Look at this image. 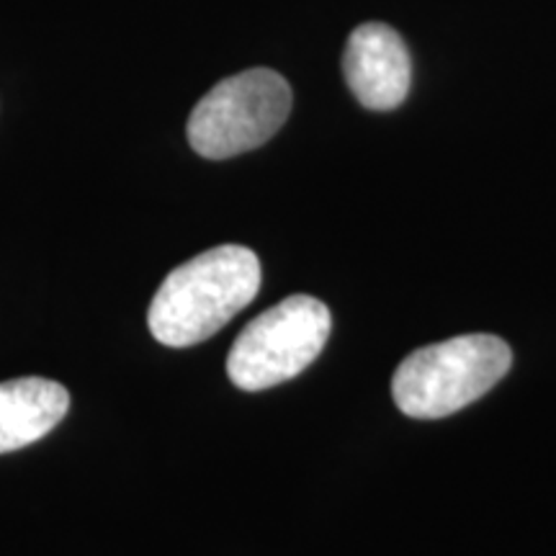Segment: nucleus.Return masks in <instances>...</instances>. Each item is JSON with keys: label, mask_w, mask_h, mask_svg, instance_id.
Instances as JSON below:
<instances>
[{"label": "nucleus", "mask_w": 556, "mask_h": 556, "mask_svg": "<svg viewBox=\"0 0 556 556\" xmlns=\"http://www.w3.org/2000/svg\"><path fill=\"white\" fill-rule=\"evenodd\" d=\"M261 261L250 248L219 245L170 270L148 312L150 332L168 348L204 343L253 302Z\"/></svg>", "instance_id": "f257e3e1"}, {"label": "nucleus", "mask_w": 556, "mask_h": 556, "mask_svg": "<svg viewBox=\"0 0 556 556\" xmlns=\"http://www.w3.org/2000/svg\"><path fill=\"white\" fill-rule=\"evenodd\" d=\"M505 340L486 332L458 336L413 351L392 379L397 407L417 420L454 415L490 392L510 371Z\"/></svg>", "instance_id": "f03ea898"}, {"label": "nucleus", "mask_w": 556, "mask_h": 556, "mask_svg": "<svg viewBox=\"0 0 556 556\" xmlns=\"http://www.w3.org/2000/svg\"><path fill=\"white\" fill-rule=\"evenodd\" d=\"M343 73L348 88L366 109L389 111L407 99L413 62L400 34L371 21L348 39Z\"/></svg>", "instance_id": "39448f33"}, {"label": "nucleus", "mask_w": 556, "mask_h": 556, "mask_svg": "<svg viewBox=\"0 0 556 556\" xmlns=\"http://www.w3.org/2000/svg\"><path fill=\"white\" fill-rule=\"evenodd\" d=\"M330 309L315 296L294 294L253 319L227 356V377L245 392H261L299 374L330 338Z\"/></svg>", "instance_id": "7ed1b4c3"}, {"label": "nucleus", "mask_w": 556, "mask_h": 556, "mask_svg": "<svg viewBox=\"0 0 556 556\" xmlns=\"http://www.w3.org/2000/svg\"><path fill=\"white\" fill-rule=\"evenodd\" d=\"M70 409V392L60 381L24 377L0 384V454L31 446Z\"/></svg>", "instance_id": "423d86ee"}, {"label": "nucleus", "mask_w": 556, "mask_h": 556, "mask_svg": "<svg viewBox=\"0 0 556 556\" xmlns=\"http://www.w3.org/2000/svg\"><path fill=\"white\" fill-rule=\"evenodd\" d=\"M291 111V88L274 70L255 67L222 80L189 116V142L201 157L227 160L266 144Z\"/></svg>", "instance_id": "20e7f679"}]
</instances>
